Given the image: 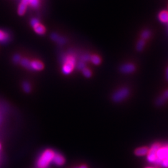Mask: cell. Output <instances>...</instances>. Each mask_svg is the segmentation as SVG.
Here are the masks:
<instances>
[{
  "label": "cell",
  "instance_id": "obj_1",
  "mask_svg": "<svg viewBox=\"0 0 168 168\" xmlns=\"http://www.w3.org/2000/svg\"><path fill=\"white\" fill-rule=\"evenodd\" d=\"M55 153L51 149H46L37 160V165L39 168H46L52 161Z\"/></svg>",
  "mask_w": 168,
  "mask_h": 168
},
{
  "label": "cell",
  "instance_id": "obj_2",
  "mask_svg": "<svg viewBox=\"0 0 168 168\" xmlns=\"http://www.w3.org/2000/svg\"><path fill=\"white\" fill-rule=\"evenodd\" d=\"M158 163L164 167L168 168V146L160 147L157 152V159L156 162Z\"/></svg>",
  "mask_w": 168,
  "mask_h": 168
},
{
  "label": "cell",
  "instance_id": "obj_3",
  "mask_svg": "<svg viewBox=\"0 0 168 168\" xmlns=\"http://www.w3.org/2000/svg\"><path fill=\"white\" fill-rule=\"evenodd\" d=\"M75 59L72 56H69L66 58L64 66L62 67V72L64 74H69L71 73L74 69L75 65Z\"/></svg>",
  "mask_w": 168,
  "mask_h": 168
},
{
  "label": "cell",
  "instance_id": "obj_4",
  "mask_svg": "<svg viewBox=\"0 0 168 168\" xmlns=\"http://www.w3.org/2000/svg\"><path fill=\"white\" fill-rule=\"evenodd\" d=\"M161 147L159 143L154 144L150 149H149V152L147 154V160L148 162L154 163L156 162L157 159V152L158 150Z\"/></svg>",
  "mask_w": 168,
  "mask_h": 168
},
{
  "label": "cell",
  "instance_id": "obj_5",
  "mask_svg": "<svg viewBox=\"0 0 168 168\" xmlns=\"http://www.w3.org/2000/svg\"><path fill=\"white\" fill-rule=\"evenodd\" d=\"M129 95V90L127 88L121 89L113 95V100L116 102H119L126 99Z\"/></svg>",
  "mask_w": 168,
  "mask_h": 168
},
{
  "label": "cell",
  "instance_id": "obj_6",
  "mask_svg": "<svg viewBox=\"0 0 168 168\" xmlns=\"http://www.w3.org/2000/svg\"><path fill=\"white\" fill-rule=\"evenodd\" d=\"M29 1L30 0H22V1H21L18 9V13L19 15L23 16L24 14L27 6H28V5H29Z\"/></svg>",
  "mask_w": 168,
  "mask_h": 168
},
{
  "label": "cell",
  "instance_id": "obj_7",
  "mask_svg": "<svg viewBox=\"0 0 168 168\" xmlns=\"http://www.w3.org/2000/svg\"><path fill=\"white\" fill-rule=\"evenodd\" d=\"M135 66L132 64H124L120 67V71L124 74L132 73L135 70Z\"/></svg>",
  "mask_w": 168,
  "mask_h": 168
},
{
  "label": "cell",
  "instance_id": "obj_8",
  "mask_svg": "<svg viewBox=\"0 0 168 168\" xmlns=\"http://www.w3.org/2000/svg\"><path fill=\"white\" fill-rule=\"evenodd\" d=\"M65 158L64 156L59 153H55L52 162L57 166H62L65 163Z\"/></svg>",
  "mask_w": 168,
  "mask_h": 168
},
{
  "label": "cell",
  "instance_id": "obj_9",
  "mask_svg": "<svg viewBox=\"0 0 168 168\" xmlns=\"http://www.w3.org/2000/svg\"><path fill=\"white\" fill-rule=\"evenodd\" d=\"M148 152H149V149L147 147H146V146H143V147L137 148L134 150V153L137 156H143L145 155H147Z\"/></svg>",
  "mask_w": 168,
  "mask_h": 168
},
{
  "label": "cell",
  "instance_id": "obj_10",
  "mask_svg": "<svg viewBox=\"0 0 168 168\" xmlns=\"http://www.w3.org/2000/svg\"><path fill=\"white\" fill-rule=\"evenodd\" d=\"M44 68V65L39 61H32L31 62L30 69L34 70H41Z\"/></svg>",
  "mask_w": 168,
  "mask_h": 168
},
{
  "label": "cell",
  "instance_id": "obj_11",
  "mask_svg": "<svg viewBox=\"0 0 168 168\" xmlns=\"http://www.w3.org/2000/svg\"><path fill=\"white\" fill-rule=\"evenodd\" d=\"M51 39L53 41H56L57 43H59V44H63L65 42H66V39H65L64 37L60 36L56 33H53L51 35Z\"/></svg>",
  "mask_w": 168,
  "mask_h": 168
},
{
  "label": "cell",
  "instance_id": "obj_12",
  "mask_svg": "<svg viewBox=\"0 0 168 168\" xmlns=\"http://www.w3.org/2000/svg\"><path fill=\"white\" fill-rule=\"evenodd\" d=\"M34 31L36 33L39 34V35L44 34L46 32V29L44 28V26H42L41 24H39L38 25L36 26V27H34Z\"/></svg>",
  "mask_w": 168,
  "mask_h": 168
},
{
  "label": "cell",
  "instance_id": "obj_13",
  "mask_svg": "<svg viewBox=\"0 0 168 168\" xmlns=\"http://www.w3.org/2000/svg\"><path fill=\"white\" fill-rule=\"evenodd\" d=\"M159 19L161 22L166 23L168 22V12L164 11L161 12L159 15Z\"/></svg>",
  "mask_w": 168,
  "mask_h": 168
},
{
  "label": "cell",
  "instance_id": "obj_14",
  "mask_svg": "<svg viewBox=\"0 0 168 168\" xmlns=\"http://www.w3.org/2000/svg\"><path fill=\"white\" fill-rule=\"evenodd\" d=\"M90 60L91 61V62L93 63L95 65H99L101 63V59L100 57L97 56V55H93L90 56Z\"/></svg>",
  "mask_w": 168,
  "mask_h": 168
},
{
  "label": "cell",
  "instance_id": "obj_15",
  "mask_svg": "<svg viewBox=\"0 0 168 168\" xmlns=\"http://www.w3.org/2000/svg\"><path fill=\"white\" fill-rule=\"evenodd\" d=\"M9 39V35L8 33L3 31L0 30V42H6Z\"/></svg>",
  "mask_w": 168,
  "mask_h": 168
},
{
  "label": "cell",
  "instance_id": "obj_16",
  "mask_svg": "<svg viewBox=\"0 0 168 168\" xmlns=\"http://www.w3.org/2000/svg\"><path fill=\"white\" fill-rule=\"evenodd\" d=\"M21 64L22 66L27 69H30V64H31V61H29L28 59H23L21 60Z\"/></svg>",
  "mask_w": 168,
  "mask_h": 168
},
{
  "label": "cell",
  "instance_id": "obj_17",
  "mask_svg": "<svg viewBox=\"0 0 168 168\" xmlns=\"http://www.w3.org/2000/svg\"><path fill=\"white\" fill-rule=\"evenodd\" d=\"M145 45V41L143 39H140L138 42V44L137 45V49L138 51H142L143 50V49Z\"/></svg>",
  "mask_w": 168,
  "mask_h": 168
},
{
  "label": "cell",
  "instance_id": "obj_18",
  "mask_svg": "<svg viewBox=\"0 0 168 168\" xmlns=\"http://www.w3.org/2000/svg\"><path fill=\"white\" fill-rule=\"evenodd\" d=\"M29 5L32 8H37L39 5V0H30Z\"/></svg>",
  "mask_w": 168,
  "mask_h": 168
},
{
  "label": "cell",
  "instance_id": "obj_19",
  "mask_svg": "<svg viewBox=\"0 0 168 168\" xmlns=\"http://www.w3.org/2000/svg\"><path fill=\"white\" fill-rule=\"evenodd\" d=\"M150 36H151V32L148 30H145L143 32V33L142 34V39H143V40L147 39L150 37Z\"/></svg>",
  "mask_w": 168,
  "mask_h": 168
},
{
  "label": "cell",
  "instance_id": "obj_20",
  "mask_svg": "<svg viewBox=\"0 0 168 168\" xmlns=\"http://www.w3.org/2000/svg\"><path fill=\"white\" fill-rule=\"evenodd\" d=\"M82 72H83V74L85 77H91V75H92V72L90 71V70L87 69V68H84V69H82Z\"/></svg>",
  "mask_w": 168,
  "mask_h": 168
},
{
  "label": "cell",
  "instance_id": "obj_21",
  "mask_svg": "<svg viewBox=\"0 0 168 168\" xmlns=\"http://www.w3.org/2000/svg\"><path fill=\"white\" fill-rule=\"evenodd\" d=\"M39 23V20L36 19V18H33V19H32L31 21V25L32 26V28H34V27H36V26L38 25Z\"/></svg>",
  "mask_w": 168,
  "mask_h": 168
},
{
  "label": "cell",
  "instance_id": "obj_22",
  "mask_svg": "<svg viewBox=\"0 0 168 168\" xmlns=\"http://www.w3.org/2000/svg\"><path fill=\"white\" fill-rule=\"evenodd\" d=\"M23 89L25 92H29L31 90V86L28 83H24L23 84Z\"/></svg>",
  "mask_w": 168,
  "mask_h": 168
},
{
  "label": "cell",
  "instance_id": "obj_23",
  "mask_svg": "<svg viewBox=\"0 0 168 168\" xmlns=\"http://www.w3.org/2000/svg\"><path fill=\"white\" fill-rule=\"evenodd\" d=\"M21 57H20V56L18 55V54L17 55H15L13 57V61L14 62H19L21 61Z\"/></svg>",
  "mask_w": 168,
  "mask_h": 168
},
{
  "label": "cell",
  "instance_id": "obj_24",
  "mask_svg": "<svg viewBox=\"0 0 168 168\" xmlns=\"http://www.w3.org/2000/svg\"><path fill=\"white\" fill-rule=\"evenodd\" d=\"M77 67H78V68L79 69L82 70V69H84L85 67V63L84 62H79L78 64Z\"/></svg>",
  "mask_w": 168,
  "mask_h": 168
},
{
  "label": "cell",
  "instance_id": "obj_25",
  "mask_svg": "<svg viewBox=\"0 0 168 168\" xmlns=\"http://www.w3.org/2000/svg\"><path fill=\"white\" fill-rule=\"evenodd\" d=\"M90 56L87 55V54H86V55H84L82 57V59L84 62H85V61H88L89 60H90Z\"/></svg>",
  "mask_w": 168,
  "mask_h": 168
},
{
  "label": "cell",
  "instance_id": "obj_26",
  "mask_svg": "<svg viewBox=\"0 0 168 168\" xmlns=\"http://www.w3.org/2000/svg\"><path fill=\"white\" fill-rule=\"evenodd\" d=\"M162 98H163L165 100L168 99V90H167L163 94V96H162Z\"/></svg>",
  "mask_w": 168,
  "mask_h": 168
},
{
  "label": "cell",
  "instance_id": "obj_27",
  "mask_svg": "<svg viewBox=\"0 0 168 168\" xmlns=\"http://www.w3.org/2000/svg\"><path fill=\"white\" fill-rule=\"evenodd\" d=\"M78 168H88V167L86 165H85V164H83V165H82V166H80L79 167H78Z\"/></svg>",
  "mask_w": 168,
  "mask_h": 168
},
{
  "label": "cell",
  "instance_id": "obj_28",
  "mask_svg": "<svg viewBox=\"0 0 168 168\" xmlns=\"http://www.w3.org/2000/svg\"><path fill=\"white\" fill-rule=\"evenodd\" d=\"M166 79L168 81V68L166 70Z\"/></svg>",
  "mask_w": 168,
  "mask_h": 168
},
{
  "label": "cell",
  "instance_id": "obj_29",
  "mask_svg": "<svg viewBox=\"0 0 168 168\" xmlns=\"http://www.w3.org/2000/svg\"><path fill=\"white\" fill-rule=\"evenodd\" d=\"M145 168H154V167H145Z\"/></svg>",
  "mask_w": 168,
  "mask_h": 168
},
{
  "label": "cell",
  "instance_id": "obj_30",
  "mask_svg": "<svg viewBox=\"0 0 168 168\" xmlns=\"http://www.w3.org/2000/svg\"><path fill=\"white\" fill-rule=\"evenodd\" d=\"M0 149H1V144H0Z\"/></svg>",
  "mask_w": 168,
  "mask_h": 168
},
{
  "label": "cell",
  "instance_id": "obj_31",
  "mask_svg": "<svg viewBox=\"0 0 168 168\" xmlns=\"http://www.w3.org/2000/svg\"><path fill=\"white\" fill-rule=\"evenodd\" d=\"M75 168H78V167H75Z\"/></svg>",
  "mask_w": 168,
  "mask_h": 168
}]
</instances>
